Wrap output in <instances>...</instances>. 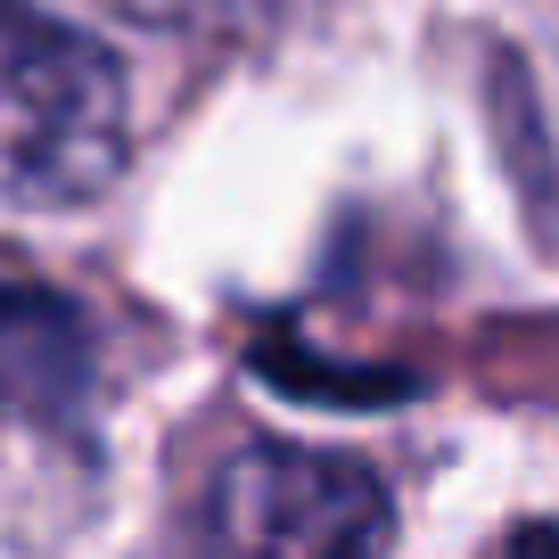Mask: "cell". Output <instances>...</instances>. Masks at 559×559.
Segmentation results:
<instances>
[{
	"label": "cell",
	"mask_w": 559,
	"mask_h": 559,
	"mask_svg": "<svg viewBox=\"0 0 559 559\" xmlns=\"http://www.w3.org/2000/svg\"><path fill=\"white\" fill-rule=\"evenodd\" d=\"M132 157L123 67L67 17L0 0V214L91 206Z\"/></svg>",
	"instance_id": "6da1fadb"
},
{
	"label": "cell",
	"mask_w": 559,
	"mask_h": 559,
	"mask_svg": "<svg viewBox=\"0 0 559 559\" xmlns=\"http://www.w3.org/2000/svg\"><path fill=\"white\" fill-rule=\"evenodd\" d=\"M181 559H386V486L346 453L247 444L206 477Z\"/></svg>",
	"instance_id": "7a4b0ae2"
},
{
	"label": "cell",
	"mask_w": 559,
	"mask_h": 559,
	"mask_svg": "<svg viewBox=\"0 0 559 559\" xmlns=\"http://www.w3.org/2000/svg\"><path fill=\"white\" fill-rule=\"evenodd\" d=\"M99 9H123L132 25L181 41H255L280 17V0H99Z\"/></svg>",
	"instance_id": "3957f363"
}]
</instances>
